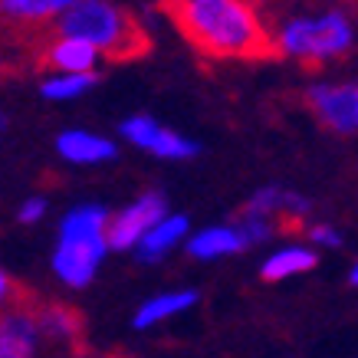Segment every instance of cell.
<instances>
[{
    "mask_svg": "<svg viewBox=\"0 0 358 358\" xmlns=\"http://www.w3.org/2000/svg\"><path fill=\"white\" fill-rule=\"evenodd\" d=\"M309 243H313V247H322V250H338L342 247V234H338V227H332V224H313V227H309Z\"/></svg>",
    "mask_w": 358,
    "mask_h": 358,
    "instance_id": "21",
    "label": "cell"
},
{
    "mask_svg": "<svg viewBox=\"0 0 358 358\" xmlns=\"http://www.w3.org/2000/svg\"><path fill=\"white\" fill-rule=\"evenodd\" d=\"M96 86V73H53L40 83V92L50 102H73Z\"/></svg>",
    "mask_w": 358,
    "mask_h": 358,
    "instance_id": "17",
    "label": "cell"
},
{
    "mask_svg": "<svg viewBox=\"0 0 358 358\" xmlns=\"http://www.w3.org/2000/svg\"><path fill=\"white\" fill-rule=\"evenodd\" d=\"M309 109L336 135L358 131V83H315L306 92Z\"/></svg>",
    "mask_w": 358,
    "mask_h": 358,
    "instance_id": "7",
    "label": "cell"
},
{
    "mask_svg": "<svg viewBox=\"0 0 358 358\" xmlns=\"http://www.w3.org/2000/svg\"><path fill=\"white\" fill-rule=\"evenodd\" d=\"M319 260L315 247H303V243H289V247H280L273 250L270 257L263 260L260 266V276L266 282H280V280H289V276H303L309 273Z\"/></svg>",
    "mask_w": 358,
    "mask_h": 358,
    "instance_id": "15",
    "label": "cell"
},
{
    "mask_svg": "<svg viewBox=\"0 0 358 358\" xmlns=\"http://www.w3.org/2000/svg\"><path fill=\"white\" fill-rule=\"evenodd\" d=\"M191 306H197L194 289H168V293L152 296V299L135 313L131 322H135V329H152V326H158V322H168L174 315L187 313Z\"/></svg>",
    "mask_w": 358,
    "mask_h": 358,
    "instance_id": "16",
    "label": "cell"
},
{
    "mask_svg": "<svg viewBox=\"0 0 358 358\" xmlns=\"http://www.w3.org/2000/svg\"><path fill=\"white\" fill-rule=\"evenodd\" d=\"M348 282H352V286L358 289V260L352 263V270H348Z\"/></svg>",
    "mask_w": 358,
    "mask_h": 358,
    "instance_id": "22",
    "label": "cell"
},
{
    "mask_svg": "<svg viewBox=\"0 0 358 358\" xmlns=\"http://www.w3.org/2000/svg\"><path fill=\"white\" fill-rule=\"evenodd\" d=\"M309 201L296 191H286V187H260L257 194L247 201V214H257V217H266V220H276V217H286V220H303L309 214Z\"/></svg>",
    "mask_w": 358,
    "mask_h": 358,
    "instance_id": "14",
    "label": "cell"
},
{
    "mask_svg": "<svg viewBox=\"0 0 358 358\" xmlns=\"http://www.w3.org/2000/svg\"><path fill=\"white\" fill-rule=\"evenodd\" d=\"M43 217H46V197H40V194L27 197V201H20V207H17V220L27 224V227L40 224Z\"/></svg>",
    "mask_w": 358,
    "mask_h": 358,
    "instance_id": "20",
    "label": "cell"
},
{
    "mask_svg": "<svg viewBox=\"0 0 358 358\" xmlns=\"http://www.w3.org/2000/svg\"><path fill=\"white\" fill-rule=\"evenodd\" d=\"M237 230H240V237H243L247 247H257L263 240H270L276 227H273V220L257 217V214H247V210H243V217L237 220Z\"/></svg>",
    "mask_w": 358,
    "mask_h": 358,
    "instance_id": "19",
    "label": "cell"
},
{
    "mask_svg": "<svg viewBox=\"0 0 358 358\" xmlns=\"http://www.w3.org/2000/svg\"><path fill=\"white\" fill-rule=\"evenodd\" d=\"M109 224L112 217L102 204H79L59 220L53 247V273L63 286L86 289L96 280L99 266L106 263L112 250Z\"/></svg>",
    "mask_w": 358,
    "mask_h": 358,
    "instance_id": "2",
    "label": "cell"
},
{
    "mask_svg": "<svg viewBox=\"0 0 358 358\" xmlns=\"http://www.w3.org/2000/svg\"><path fill=\"white\" fill-rule=\"evenodd\" d=\"M56 155L69 164H102L112 162L119 148H115V141L99 135V131L69 129L63 135H56Z\"/></svg>",
    "mask_w": 358,
    "mask_h": 358,
    "instance_id": "9",
    "label": "cell"
},
{
    "mask_svg": "<svg viewBox=\"0 0 358 358\" xmlns=\"http://www.w3.org/2000/svg\"><path fill=\"white\" fill-rule=\"evenodd\" d=\"M36 315H40L43 338L50 342H73L79 336V315L66 306H43Z\"/></svg>",
    "mask_w": 358,
    "mask_h": 358,
    "instance_id": "18",
    "label": "cell"
},
{
    "mask_svg": "<svg viewBox=\"0 0 358 358\" xmlns=\"http://www.w3.org/2000/svg\"><path fill=\"white\" fill-rule=\"evenodd\" d=\"M164 13L210 59H260L273 53V33L253 0H164Z\"/></svg>",
    "mask_w": 358,
    "mask_h": 358,
    "instance_id": "1",
    "label": "cell"
},
{
    "mask_svg": "<svg viewBox=\"0 0 358 358\" xmlns=\"http://www.w3.org/2000/svg\"><path fill=\"white\" fill-rule=\"evenodd\" d=\"M168 217V201L162 194H148L135 197L129 207H122L119 214L112 217L109 224V240H112V250L115 253H129V250H138V243L148 234H152L162 220Z\"/></svg>",
    "mask_w": 358,
    "mask_h": 358,
    "instance_id": "5",
    "label": "cell"
},
{
    "mask_svg": "<svg viewBox=\"0 0 358 358\" xmlns=\"http://www.w3.org/2000/svg\"><path fill=\"white\" fill-rule=\"evenodd\" d=\"M56 33L86 40L106 59H131L148 46L141 27L112 0H79L76 7L56 23Z\"/></svg>",
    "mask_w": 358,
    "mask_h": 358,
    "instance_id": "4",
    "label": "cell"
},
{
    "mask_svg": "<svg viewBox=\"0 0 358 358\" xmlns=\"http://www.w3.org/2000/svg\"><path fill=\"white\" fill-rule=\"evenodd\" d=\"M43 329L33 309H10L0 322V358H33Z\"/></svg>",
    "mask_w": 358,
    "mask_h": 358,
    "instance_id": "8",
    "label": "cell"
},
{
    "mask_svg": "<svg viewBox=\"0 0 358 358\" xmlns=\"http://www.w3.org/2000/svg\"><path fill=\"white\" fill-rule=\"evenodd\" d=\"M79 0H0L3 20L13 27H46L59 23Z\"/></svg>",
    "mask_w": 358,
    "mask_h": 358,
    "instance_id": "12",
    "label": "cell"
},
{
    "mask_svg": "<svg viewBox=\"0 0 358 358\" xmlns=\"http://www.w3.org/2000/svg\"><path fill=\"white\" fill-rule=\"evenodd\" d=\"M122 138L141 148V152L155 155V158H164V162H187V158H194L201 152V145L185 135H178V131L164 129L158 119L152 115H129V119L119 125Z\"/></svg>",
    "mask_w": 358,
    "mask_h": 358,
    "instance_id": "6",
    "label": "cell"
},
{
    "mask_svg": "<svg viewBox=\"0 0 358 358\" xmlns=\"http://www.w3.org/2000/svg\"><path fill=\"white\" fill-rule=\"evenodd\" d=\"M187 240H191V220H187L185 214H168V217L138 243L135 257H138L141 263H158V260H164L168 253H174L178 247H185Z\"/></svg>",
    "mask_w": 358,
    "mask_h": 358,
    "instance_id": "11",
    "label": "cell"
},
{
    "mask_svg": "<svg viewBox=\"0 0 358 358\" xmlns=\"http://www.w3.org/2000/svg\"><path fill=\"white\" fill-rule=\"evenodd\" d=\"M247 247L240 237L237 224H210V227L191 234V240L185 243L187 257L194 260H220V257H234Z\"/></svg>",
    "mask_w": 358,
    "mask_h": 358,
    "instance_id": "13",
    "label": "cell"
},
{
    "mask_svg": "<svg viewBox=\"0 0 358 358\" xmlns=\"http://www.w3.org/2000/svg\"><path fill=\"white\" fill-rule=\"evenodd\" d=\"M43 59L53 73H96L99 59H106V56L99 53L92 43L79 40V36H63V33H56L53 40L46 43Z\"/></svg>",
    "mask_w": 358,
    "mask_h": 358,
    "instance_id": "10",
    "label": "cell"
},
{
    "mask_svg": "<svg viewBox=\"0 0 358 358\" xmlns=\"http://www.w3.org/2000/svg\"><path fill=\"white\" fill-rule=\"evenodd\" d=\"M355 43V27L342 10L293 13L276 23L273 30V53L299 59V63H329L345 56Z\"/></svg>",
    "mask_w": 358,
    "mask_h": 358,
    "instance_id": "3",
    "label": "cell"
}]
</instances>
